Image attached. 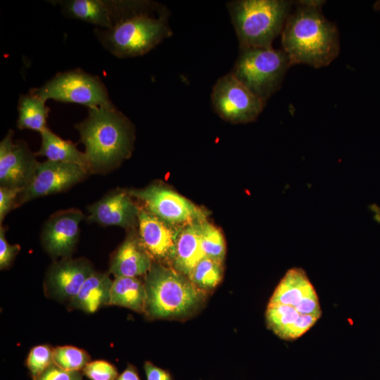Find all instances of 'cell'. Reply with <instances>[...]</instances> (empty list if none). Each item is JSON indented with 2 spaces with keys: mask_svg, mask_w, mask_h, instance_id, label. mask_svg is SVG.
I'll use <instances>...</instances> for the list:
<instances>
[{
  "mask_svg": "<svg viewBox=\"0 0 380 380\" xmlns=\"http://www.w3.org/2000/svg\"><path fill=\"white\" fill-rule=\"evenodd\" d=\"M222 262L204 257L192 270L188 278L200 290L214 289L222 280Z\"/></svg>",
  "mask_w": 380,
  "mask_h": 380,
  "instance_id": "24",
  "label": "cell"
},
{
  "mask_svg": "<svg viewBox=\"0 0 380 380\" xmlns=\"http://www.w3.org/2000/svg\"><path fill=\"white\" fill-rule=\"evenodd\" d=\"M322 314L318 296L305 272L289 269L268 303L265 317L268 328L284 340L306 333Z\"/></svg>",
  "mask_w": 380,
  "mask_h": 380,
  "instance_id": "3",
  "label": "cell"
},
{
  "mask_svg": "<svg viewBox=\"0 0 380 380\" xmlns=\"http://www.w3.org/2000/svg\"><path fill=\"white\" fill-rule=\"evenodd\" d=\"M202 222L184 225L179 229L177 237L172 263L175 270L187 277L198 262L205 257L201 242Z\"/></svg>",
  "mask_w": 380,
  "mask_h": 380,
  "instance_id": "19",
  "label": "cell"
},
{
  "mask_svg": "<svg viewBox=\"0 0 380 380\" xmlns=\"http://www.w3.org/2000/svg\"><path fill=\"white\" fill-rule=\"evenodd\" d=\"M112 284L108 274L94 271L71 299L72 305L86 312H96L102 305L109 304Z\"/></svg>",
  "mask_w": 380,
  "mask_h": 380,
  "instance_id": "21",
  "label": "cell"
},
{
  "mask_svg": "<svg viewBox=\"0 0 380 380\" xmlns=\"http://www.w3.org/2000/svg\"><path fill=\"white\" fill-rule=\"evenodd\" d=\"M144 282L138 277H115L110 289V305L142 312L146 308Z\"/></svg>",
  "mask_w": 380,
  "mask_h": 380,
  "instance_id": "22",
  "label": "cell"
},
{
  "mask_svg": "<svg viewBox=\"0 0 380 380\" xmlns=\"http://www.w3.org/2000/svg\"><path fill=\"white\" fill-rule=\"evenodd\" d=\"M53 348L48 345H39L30 350L26 360V366L33 380L53 363Z\"/></svg>",
  "mask_w": 380,
  "mask_h": 380,
  "instance_id": "27",
  "label": "cell"
},
{
  "mask_svg": "<svg viewBox=\"0 0 380 380\" xmlns=\"http://www.w3.org/2000/svg\"><path fill=\"white\" fill-rule=\"evenodd\" d=\"M41 146L35 155L44 156L48 160L78 165L91 172L90 165L84 152L80 151L75 144L65 140L49 128L40 133Z\"/></svg>",
  "mask_w": 380,
  "mask_h": 380,
  "instance_id": "20",
  "label": "cell"
},
{
  "mask_svg": "<svg viewBox=\"0 0 380 380\" xmlns=\"http://www.w3.org/2000/svg\"><path fill=\"white\" fill-rule=\"evenodd\" d=\"M169 11L152 1H116V13L110 29L95 30L103 47L118 58L144 55L172 36Z\"/></svg>",
  "mask_w": 380,
  "mask_h": 380,
  "instance_id": "1",
  "label": "cell"
},
{
  "mask_svg": "<svg viewBox=\"0 0 380 380\" xmlns=\"http://www.w3.org/2000/svg\"><path fill=\"white\" fill-rule=\"evenodd\" d=\"M89 174V171L76 164L48 160L39 162L30 182L18 196L17 206L34 198L64 191L83 181Z\"/></svg>",
  "mask_w": 380,
  "mask_h": 380,
  "instance_id": "11",
  "label": "cell"
},
{
  "mask_svg": "<svg viewBox=\"0 0 380 380\" xmlns=\"http://www.w3.org/2000/svg\"><path fill=\"white\" fill-rule=\"evenodd\" d=\"M324 1H298L281 32L283 50L291 65H328L338 55L336 27L321 12Z\"/></svg>",
  "mask_w": 380,
  "mask_h": 380,
  "instance_id": "2",
  "label": "cell"
},
{
  "mask_svg": "<svg viewBox=\"0 0 380 380\" xmlns=\"http://www.w3.org/2000/svg\"><path fill=\"white\" fill-rule=\"evenodd\" d=\"M53 363L68 371H80L90 362L84 350L71 346H58L53 351Z\"/></svg>",
  "mask_w": 380,
  "mask_h": 380,
  "instance_id": "26",
  "label": "cell"
},
{
  "mask_svg": "<svg viewBox=\"0 0 380 380\" xmlns=\"http://www.w3.org/2000/svg\"><path fill=\"white\" fill-rule=\"evenodd\" d=\"M88 110L87 118L75 128L84 146L91 172H108L130 156L134 127L115 106Z\"/></svg>",
  "mask_w": 380,
  "mask_h": 380,
  "instance_id": "4",
  "label": "cell"
},
{
  "mask_svg": "<svg viewBox=\"0 0 380 380\" xmlns=\"http://www.w3.org/2000/svg\"><path fill=\"white\" fill-rule=\"evenodd\" d=\"M145 312L154 318H170L189 313L203 298L201 290L175 269L153 262L145 275Z\"/></svg>",
  "mask_w": 380,
  "mask_h": 380,
  "instance_id": "6",
  "label": "cell"
},
{
  "mask_svg": "<svg viewBox=\"0 0 380 380\" xmlns=\"http://www.w3.org/2000/svg\"><path fill=\"white\" fill-rule=\"evenodd\" d=\"M293 2L286 0H237L227 8L239 47L271 48L283 30Z\"/></svg>",
  "mask_w": 380,
  "mask_h": 380,
  "instance_id": "5",
  "label": "cell"
},
{
  "mask_svg": "<svg viewBox=\"0 0 380 380\" xmlns=\"http://www.w3.org/2000/svg\"><path fill=\"white\" fill-rule=\"evenodd\" d=\"M20 188L0 186V223L2 224L7 214L17 206V199L21 191Z\"/></svg>",
  "mask_w": 380,
  "mask_h": 380,
  "instance_id": "29",
  "label": "cell"
},
{
  "mask_svg": "<svg viewBox=\"0 0 380 380\" xmlns=\"http://www.w3.org/2000/svg\"><path fill=\"white\" fill-rule=\"evenodd\" d=\"M60 5L66 16L89 23L100 29L113 27L116 13V1L106 0H63Z\"/></svg>",
  "mask_w": 380,
  "mask_h": 380,
  "instance_id": "18",
  "label": "cell"
},
{
  "mask_svg": "<svg viewBox=\"0 0 380 380\" xmlns=\"http://www.w3.org/2000/svg\"><path fill=\"white\" fill-rule=\"evenodd\" d=\"M291 65L283 49L243 47L240 48L230 72L255 95L267 102L280 89Z\"/></svg>",
  "mask_w": 380,
  "mask_h": 380,
  "instance_id": "7",
  "label": "cell"
},
{
  "mask_svg": "<svg viewBox=\"0 0 380 380\" xmlns=\"http://www.w3.org/2000/svg\"><path fill=\"white\" fill-rule=\"evenodd\" d=\"M116 380H141L135 367L129 365Z\"/></svg>",
  "mask_w": 380,
  "mask_h": 380,
  "instance_id": "33",
  "label": "cell"
},
{
  "mask_svg": "<svg viewBox=\"0 0 380 380\" xmlns=\"http://www.w3.org/2000/svg\"><path fill=\"white\" fill-rule=\"evenodd\" d=\"M374 8L376 11H380V1H377L375 2V4H374Z\"/></svg>",
  "mask_w": 380,
  "mask_h": 380,
  "instance_id": "34",
  "label": "cell"
},
{
  "mask_svg": "<svg viewBox=\"0 0 380 380\" xmlns=\"http://www.w3.org/2000/svg\"><path fill=\"white\" fill-rule=\"evenodd\" d=\"M30 91L45 101L53 99L74 103L88 109L115 106L101 79L80 69L58 72L41 87Z\"/></svg>",
  "mask_w": 380,
  "mask_h": 380,
  "instance_id": "8",
  "label": "cell"
},
{
  "mask_svg": "<svg viewBox=\"0 0 380 380\" xmlns=\"http://www.w3.org/2000/svg\"><path fill=\"white\" fill-rule=\"evenodd\" d=\"M94 272L91 263L85 258H62L49 268L47 285L57 298L72 299Z\"/></svg>",
  "mask_w": 380,
  "mask_h": 380,
  "instance_id": "16",
  "label": "cell"
},
{
  "mask_svg": "<svg viewBox=\"0 0 380 380\" xmlns=\"http://www.w3.org/2000/svg\"><path fill=\"white\" fill-rule=\"evenodd\" d=\"M34 380H83L80 371H68L52 363Z\"/></svg>",
  "mask_w": 380,
  "mask_h": 380,
  "instance_id": "30",
  "label": "cell"
},
{
  "mask_svg": "<svg viewBox=\"0 0 380 380\" xmlns=\"http://www.w3.org/2000/svg\"><path fill=\"white\" fill-rule=\"evenodd\" d=\"M5 228L0 227V269L7 268L13 261L15 257L20 250L18 244H10L5 236Z\"/></svg>",
  "mask_w": 380,
  "mask_h": 380,
  "instance_id": "31",
  "label": "cell"
},
{
  "mask_svg": "<svg viewBox=\"0 0 380 380\" xmlns=\"http://www.w3.org/2000/svg\"><path fill=\"white\" fill-rule=\"evenodd\" d=\"M153 264L139 236L130 233L113 255L109 272L115 277H138L146 275Z\"/></svg>",
  "mask_w": 380,
  "mask_h": 380,
  "instance_id": "17",
  "label": "cell"
},
{
  "mask_svg": "<svg viewBox=\"0 0 380 380\" xmlns=\"http://www.w3.org/2000/svg\"><path fill=\"white\" fill-rule=\"evenodd\" d=\"M201 242L205 257L223 262L226 246L221 231L204 220L201 223Z\"/></svg>",
  "mask_w": 380,
  "mask_h": 380,
  "instance_id": "25",
  "label": "cell"
},
{
  "mask_svg": "<svg viewBox=\"0 0 380 380\" xmlns=\"http://www.w3.org/2000/svg\"><path fill=\"white\" fill-rule=\"evenodd\" d=\"M87 209V220L91 222L127 229L138 225L139 207L133 202L128 191L109 192Z\"/></svg>",
  "mask_w": 380,
  "mask_h": 380,
  "instance_id": "14",
  "label": "cell"
},
{
  "mask_svg": "<svg viewBox=\"0 0 380 380\" xmlns=\"http://www.w3.org/2000/svg\"><path fill=\"white\" fill-rule=\"evenodd\" d=\"M82 372L90 380H116L118 376L116 367L105 360L90 361Z\"/></svg>",
  "mask_w": 380,
  "mask_h": 380,
  "instance_id": "28",
  "label": "cell"
},
{
  "mask_svg": "<svg viewBox=\"0 0 380 380\" xmlns=\"http://www.w3.org/2000/svg\"><path fill=\"white\" fill-rule=\"evenodd\" d=\"M132 197L141 201L149 213L170 224L186 225L206 220V213L178 193L159 184L131 189Z\"/></svg>",
  "mask_w": 380,
  "mask_h": 380,
  "instance_id": "10",
  "label": "cell"
},
{
  "mask_svg": "<svg viewBox=\"0 0 380 380\" xmlns=\"http://www.w3.org/2000/svg\"><path fill=\"white\" fill-rule=\"evenodd\" d=\"M45 103L44 100L30 91L28 94L21 95L18 105V128L36 131L39 134L47 129L49 108Z\"/></svg>",
  "mask_w": 380,
  "mask_h": 380,
  "instance_id": "23",
  "label": "cell"
},
{
  "mask_svg": "<svg viewBox=\"0 0 380 380\" xmlns=\"http://www.w3.org/2000/svg\"><path fill=\"white\" fill-rule=\"evenodd\" d=\"M144 369L147 380H172L167 371L155 366L151 362H145Z\"/></svg>",
  "mask_w": 380,
  "mask_h": 380,
  "instance_id": "32",
  "label": "cell"
},
{
  "mask_svg": "<svg viewBox=\"0 0 380 380\" xmlns=\"http://www.w3.org/2000/svg\"><path fill=\"white\" fill-rule=\"evenodd\" d=\"M211 101L214 110L232 123L255 120L266 104L231 72L217 80L212 90Z\"/></svg>",
  "mask_w": 380,
  "mask_h": 380,
  "instance_id": "9",
  "label": "cell"
},
{
  "mask_svg": "<svg viewBox=\"0 0 380 380\" xmlns=\"http://www.w3.org/2000/svg\"><path fill=\"white\" fill-rule=\"evenodd\" d=\"M10 129L0 142V186L24 189L32 179L39 162L25 141H13Z\"/></svg>",
  "mask_w": 380,
  "mask_h": 380,
  "instance_id": "12",
  "label": "cell"
},
{
  "mask_svg": "<svg viewBox=\"0 0 380 380\" xmlns=\"http://www.w3.org/2000/svg\"><path fill=\"white\" fill-rule=\"evenodd\" d=\"M138 226L140 240L152 258L173 260L179 230L143 208H139Z\"/></svg>",
  "mask_w": 380,
  "mask_h": 380,
  "instance_id": "15",
  "label": "cell"
},
{
  "mask_svg": "<svg viewBox=\"0 0 380 380\" xmlns=\"http://www.w3.org/2000/svg\"><path fill=\"white\" fill-rule=\"evenodd\" d=\"M84 218L77 208H68L52 214L41 234L42 245L52 257L69 258L78 240L80 225Z\"/></svg>",
  "mask_w": 380,
  "mask_h": 380,
  "instance_id": "13",
  "label": "cell"
}]
</instances>
